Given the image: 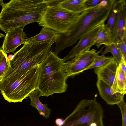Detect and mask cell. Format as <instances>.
Returning <instances> with one entry per match:
<instances>
[{"label": "cell", "mask_w": 126, "mask_h": 126, "mask_svg": "<svg viewBox=\"0 0 126 126\" xmlns=\"http://www.w3.org/2000/svg\"><path fill=\"white\" fill-rule=\"evenodd\" d=\"M110 52L112 54L113 57L119 64L123 57L117 45L115 44H113L110 45Z\"/></svg>", "instance_id": "7402d4cb"}, {"label": "cell", "mask_w": 126, "mask_h": 126, "mask_svg": "<svg viewBox=\"0 0 126 126\" xmlns=\"http://www.w3.org/2000/svg\"><path fill=\"white\" fill-rule=\"evenodd\" d=\"M125 61L126 60V39L122 40L117 44Z\"/></svg>", "instance_id": "cb8c5ba5"}, {"label": "cell", "mask_w": 126, "mask_h": 126, "mask_svg": "<svg viewBox=\"0 0 126 126\" xmlns=\"http://www.w3.org/2000/svg\"><path fill=\"white\" fill-rule=\"evenodd\" d=\"M119 1L115 0L109 16L107 22L105 27L112 32L117 13L118 11Z\"/></svg>", "instance_id": "ffe728a7"}, {"label": "cell", "mask_w": 126, "mask_h": 126, "mask_svg": "<svg viewBox=\"0 0 126 126\" xmlns=\"http://www.w3.org/2000/svg\"><path fill=\"white\" fill-rule=\"evenodd\" d=\"M4 3L3 0H0V6H2Z\"/></svg>", "instance_id": "f1b7e54d"}, {"label": "cell", "mask_w": 126, "mask_h": 126, "mask_svg": "<svg viewBox=\"0 0 126 126\" xmlns=\"http://www.w3.org/2000/svg\"><path fill=\"white\" fill-rule=\"evenodd\" d=\"M105 24L101 27L95 38V45L99 48L102 45L105 46L113 44L111 32L105 26Z\"/></svg>", "instance_id": "ac0fdd59"}, {"label": "cell", "mask_w": 126, "mask_h": 126, "mask_svg": "<svg viewBox=\"0 0 126 126\" xmlns=\"http://www.w3.org/2000/svg\"><path fill=\"white\" fill-rule=\"evenodd\" d=\"M103 115L102 107L95 99H84L63 120L62 125L54 126H104Z\"/></svg>", "instance_id": "8992f818"}, {"label": "cell", "mask_w": 126, "mask_h": 126, "mask_svg": "<svg viewBox=\"0 0 126 126\" xmlns=\"http://www.w3.org/2000/svg\"><path fill=\"white\" fill-rule=\"evenodd\" d=\"M126 74L122 70L119 64L113 83L111 87L113 93H119L125 94L126 93Z\"/></svg>", "instance_id": "9a60e30c"}, {"label": "cell", "mask_w": 126, "mask_h": 126, "mask_svg": "<svg viewBox=\"0 0 126 126\" xmlns=\"http://www.w3.org/2000/svg\"><path fill=\"white\" fill-rule=\"evenodd\" d=\"M117 105L120 109L122 117V126H126V105L124 99Z\"/></svg>", "instance_id": "603a6c76"}, {"label": "cell", "mask_w": 126, "mask_h": 126, "mask_svg": "<svg viewBox=\"0 0 126 126\" xmlns=\"http://www.w3.org/2000/svg\"><path fill=\"white\" fill-rule=\"evenodd\" d=\"M47 6L45 0H11L0 13V29L6 33L15 28L37 22Z\"/></svg>", "instance_id": "7a4b0ae2"}, {"label": "cell", "mask_w": 126, "mask_h": 126, "mask_svg": "<svg viewBox=\"0 0 126 126\" xmlns=\"http://www.w3.org/2000/svg\"><path fill=\"white\" fill-rule=\"evenodd\" d=\"M102 0H86L85 4L87 9L94 7L99 4Z\"/></svg>", "instance_id": "d4e9b609"}, {"label": "cell", "mask_w": 126, "mask_h": 126, "mask_svg": "<svg viewBox=\"0 0 126 126\" xmlns=\"http://www.w3.org/2000/svg\"><path fill=\"white\" fill-rule=\"evenodd\" d=\"M86 0H60L58 5L71 12L80 14L87 9L85 4Z\"/></svg>", "instance_id": "2e32d148"}, {"label": "cell", "mask_w": 126, "mask_h": 126, "mask_svg": "<svg viewBox=\"0 0 126 126\" xmlns=\"http://www.w3.org/2000/svg\"></svg>", "instance_id": "4dcf8cb0"}, {"label": "cell", "mask_w": 126, "mask_h": 126, "mask_svg": "<svg viewBox=\"0 0 126 126\" xmlns=\"http://www.w3.org/2000/svg\"><path fill=\"white\" fill-rule=\"evenodd\" d=\"M96 84L100 96L108 104L117 105L124 100L125 94L113 93L111 87L102 81L98 80Z\"/></svg>", "instance_id": "4fadbf2b"}, {"label": "cell", "mask_w": 126, "mask_h": 126, "mask_svg": "<svg viewBox=\"0 0 126 126\" xmlns=\"http://www.w3.org/2000/svg\"><path fill=\"white\" fill-rule=\"evenodd\" d=\"M59 34L50 29L43 27L38 34L33 37L27 38L24 43H32L57 39Z\"/></svg>", "instance_id": "e0dca14e"}, {"label": "cell", "mask_w": 126, "mask_h": 126, "mask_svg": "<svg viewBox=\"0 0 126 126\" xmlns=\"http://www.w3.org/2000/svg\"><path fill=\"white\" fill-rule=\"evenodd\" d=\"M119 64L122 70L126 74V61L123 57H122L121 61Z\"/></svg>", "instance_id": "484cf974"}, {"label": "cell", "mask_w": 126, "mask_h": 126, "mask_svg": "<svg viewBox=\"0 0 126 126\" xmlns=\"http://www.w3.org/2000/svg\"><path fill=\"white\" fill-rule=\"evenodd\" d=\"M11 67L10 61L7 54L4 53L0 47V79H2Z\"/></svg>", "instance_id": "d6986e66"}, {"label": "cell", "mask_w": 126, "mask_h": 126, "mask_svg": "<svg viewBox=\"0 0 126 126\" xmlns=\"http://www.w3.org/2000/svg\"><path fill=\"white\" fill-rule=\"evenodd\" d=\"M126 0H119L118 11L111 32L113 44L126 39Z\"/></svg>", "instance_id": "9c48e42d"}, {"label": "cell", "mask_w": 126, "mask_h": 126, "mask_svg": "<svg viewBox=\"0 0 126 126\" xmlns=\"http://www.w3.org/2000/svg\"><path fill=\"white\" fill-rule=\"evenodd\" d=\"M24 27H19L10 30L6 33L2 47L6 54L14 53L17 47L23 44L27 38L24 32Z\"/></svg>", "instance_id": "30bf717a"}, {"label": "cell", "mask_w": 126, "mask_h": 126, "mask_svg": "<svg viewBox=\"0 0 126 126\" xmlns=\"http://www.w3.org/2000/svg\"><path fill=\"white\" fill-rule=\"evenodd\" d=\"M39 64L0 81V90L9 103L21 102L37 90Z\"/></svg>", "instance_id": "277c9868"}, {"label": "cell", "mask_w": 126, "mask_h": 126, "mask_svg": "<svg viewBox=\"0 0 126 126\" xmlns=\"http://www.w3.org/2000/svg\"><path fill=\"white\" fill-rule=\"evenodd\" d=\"M63 63L62 59L50 51L39 64L37 90L42 96L47 97L66 91L68 77L64 70Z\"/></svg>", "instance_id": "3957f363"}, {"label": "cell", "mask_w": 126, "mask_h": 126, "mask_svg": "<svg viewBox=\"0 0 126 126\" xmlns=\"http://www.w3.org/2000/svg\"><path fill=\"white\" fill-rule=\"evenodd\" d=\"M5 36V35L4 34L2 33H0V38L4 37Z\"/></svg>", "instance_id": "f546056e"}, {"label": "cell", "mask_w": 126, "mask_h": 126, "mask_svg": "<svg viewBox=\"0 0 126 126\" xmlns=\"http://www.w3.org/2000/svg\"><path fill=\"white\" fill-rule=\"evenodd\" d=\"M63 120L60 118H58L56 119L55 123L57 125L60 126L63 123Z\"/></svg>", "instance_id": "4316f807"}, {"label": "cell", "mask_w": 126, "mask_h": 126, "mask_svg": "<svg viewBox=\"0 0 126 126\" xmlns=\"http://www.w3.org/2000/svg\"><path fill=\"white\" fill-rule=\"evenodd\" d=\"M109 2V0H102L99 4L101 6L104 7L108 5Z\"/></svg>", "instance_id": "83f0119b"}, {"label": "cell", "mask_w": 126, "mask_h": 126, "mask_svg": "<svg viewBox=\"0 0 126 126\" xmlns=\"http://www.w3.org/2000/svg\"><path fill=\"white\" fill-rule=\"evenodd\" d=\"M119 64L113 57L101 66L94 68V72L98 80H101L111 87L113 83Z\"/></svg>", "instance_id": "7c38bea8"}, {"label": "cell", "mask_w": 126, "mask_h": 126, "mask_svg": "<svg viewBox=\"0 0 126 126\" xmlns=\"http://www.w3.org/2000/svg\"><path fill=\"white\" fill-rule=\"evenodd\" d=\"M41 96V93L38 90L31 92L28 96L30 100V105L37 109L40 115L47 119L50 116L51 110L47 104H43L40 101L39 97Z\"/></svg>", "instance_id": "5bb4252c"}, {"label": "cell", "mask_w": 126, "mask_h": 126, "mask_svg": "<svg viewBox=\"0 0 126 126\" xmlns=\"http://www.w3.org/2000/svg\"><path fill=\"white\" fill-rule=\"evenodd\" d=\"M114 1L109 0L105 7L101 6L99 4L80 13L67 32L59 34L53 53L57 55L61 51L72 46L96 28L104 24Z\"/></svg>", "instance_id": "6da1fadb"}, {"label": "cell", "mask_w": 126, "mask_h": 126, "mask_svg": "<svg viewBox=\"0 0 126 126\" xmlns=\"http://www.w3.org/2000/svg\"><path fill=\"white\" fill-rule=\"evenodd\" d=\"M92 49L84 51L66 62H64V70L68 77L78 75L86 70L93 64L96 56L102 51Z\"/></svg>", "instance_id": "ba28073f"}, {"label": "cell", "mask_w": 126, "mask_h": 126, "mask_svg": "<svg viewBox=\"0 0 126 126\" xmlns=\"http://www.w3.org/2000/svg\"><path fill=\"white\" fill-rule=\"evenodd\" d=\"M80 14L70 12L58 4L47 6L37 23L38 25L43 27L63 34L68 31Z\"/></svg>", "instance_id": "52a82bcc"}, {"label": "cell", "mask_w": 126, "mask_h": 126, "mask_svg": "<svg viewBox=\"0 0 126 126\" xmlns=\"http://www.w3.org/2000/svg\"><path fill=\"white\" fill-rule=\"evenodd\" d=\"M112 57H107L101 55H97L95 58L93 64L87 70L104 65L109 61Z\"/></svg>", "instance_id": "44dd1931"}, {"label": "cell", "mask_w": 126, "mask_h": 126, "mask_svg": "<svg viewBox=\"0 0 126 126\" xmlns=\"http://www.w3.org/2000/svg\"><path fill=\"white\" fill-rule=\"evenodd\" d=\"M102 25L98 27L80 39L68 54L62 59L63 61H67L84 51L90 50L95 44L96 36Z\"/></svg>", "instance_id": "8fae6325"}, {"label": "cell", "mask_w": 126, "mask_h": 126, "mask_svg": "<svg viewBox=\"0 0 126 126\" xmlns=\"http://www.w3.org/2000/svg\"><path fill=\"white\" fill-rule=\"evenodd\" d=\"M56 38L32 43H24L23 47L13 55L11 68L2 79L26 70L40 64L50 52Z\"/></svg>", "instance_id": "5b68a950"}]
</instances>
